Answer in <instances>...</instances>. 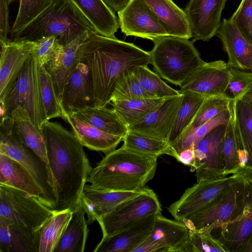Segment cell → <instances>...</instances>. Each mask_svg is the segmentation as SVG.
<instances>
[{
    "mask_svg": "<svg viewBox=\"0 0 252 252\" xmlns=\"http://www.w3.org/2000/svg\"><path fill=\"white\" fill-rule=\"evenodd\" d=\"M77 55L88 67L94 106H96L110 104L118 80L139 66H148L151 58L149 52L133 43L95 31L88 32Z\"/></svg>",
    "mask_w": 252,
    "mask_h": 252,
    "instance_id": "obj_1",
    "label": "cell"
},
{
    "mask_svg": "<svg viewBox=\"0 0 252 252\" xmlns=\"http://www.w3.org/2000/svg\"><path fill=\"white\" fill-rule=\"evenodd\" d=\"M57 205L54 210L73 209L79 201L92 167L75 135L57 122L43 126Z\"/></svg>",
    "mask_w": 252,
    "mask_h": 252,
    "instance_id": "obj_2",
    "label": "cell"
},
{
    "mask_svg": "<svg viewBox=\"0 0 252 252\" xmlns=\"http://www.w3.org/2000/svg\"><path fill=\"white\" fill-rule=\"evenodd\" d=\"M157 158L124 146L107 154L92 168L84 189L95 191H135L144 189L155 175Z\"/></svg>",
    "mask_w": 252,
    "mask_h": 252,
    "instance_id": "obj_3",
    "label": "cell"
},
{
    "mask_svg": "<svg viewBox=\"0 0 252 252\" xmlns=\"http://www.w3.org/2000/svg\"><path fill=\"white\" fill-rule=\"evenodd\" d=\"M90 31H95L94 28L70 0H53L26 26L10 34V40L36 41L54 36L64 46Z\"/></svg>",
    "mask_w": 252,
    "mask_h": 252,
    "instance_id": "obj_4",
    "label": "cell"
},
{
    "mask_svg": "<svg viewBox=\"0 0 252 252\" xmlns=\"http://www.w3.org/2000/svg\"><path fill=\"white\" fill-rule=\"evenodd\" d=\"M189 39L167 36L154 43L149 52L152 64L164 79L181 86L205 62Z\"/></svg>",
    "mask_w": 252,
    "mask_h": 252,
    "instance_id": "obj_5",
    "label": "cell"
},
{
    "mask_svg": "<svg viewBox=\"0 0 252 252\" xmlns=\"http://www.w3.org/2000/svg\"><path fill=\"white\" fill-rule=\"evenodd\" d=\"M1 118L8 117L17 106L24 108L32 122L40 128L47 122L42 103L39 64L32 54L12 89L0 100Z\"/></svg>",
    "mask_w": 252,
    "mask_h": 252,
    "instance_id": "obj_6",
    "label": "cell"
},
{
    "mask_svg": "<svg viewBox=\"0 0 252 252\" xmlns=\"http://www.w3.org/2000/svg\"><path fill=\"white\" fill-rule=\"evenodd\" d=\"M54 212L30 193L0 184V216L13 223L35 232Z\"/></svg>",
    "mask_w": 252,
    "mask_h": 252,
    "instance_id": "obj_7",
    "label": "cell"
},
{
    "mask_svg": "<svg viewBox=\"0 0 252 252\" xmlns=\"http://www.w3.org/2000/svg\"><path fill=\"white\" fill-rule=\"evenodd\" d=\"M0 153L16 160L30 172L54 210L57 198L46 164L3 121L0 122Z\"/></svg>",
    "mask_w": 252,
    "mask_h": 252,
    "instance_id": "obj_8",
    "label": "cell"
},
{
    "mask_svg": "<svg viewBox=\"0 0 252 252\" xmlns=\"http://www.w3.org/2000/svg\"><path fill=\"white\" fill-rule=\"evenodd\" d=\"M245 181L240 178L223 193L183 222L190 230L214 228L230 221L240 209L244 198Z\"/></svg>",
    "mask_w": 252,
    "mask_h": 252,
    "instance_id": "obj_9",
    "label": "cell"
},
{
    "mask_svg": "<svg viewBox=\"0 0 252 252\" xmlns=\"http://www.w3.org/2000/svg\"><path fill=\"white\" fill-rule=\"evenodd\" d=\"M161 207L156 193L151 189L122 203L97 220L102 237L112 235L135 221L152 214H160Z\"/></svg>",
    "mask_w": 252,
    "mask_h": 252,
    "instance_id": "obj_10",
    "label": "cell"
},
{
    "mask_svg": "<svg viewBox=\"0 0 252 252\" xmlns=\"http://www.w3.org/2000/svg\"><path fill=\"white\" fill-rule=\"evenodd\" d=\"M239 178L234 174L216 180L197 182L187 188L167 210L175 220L183 221L227 190Z\"/></svg>",
    "mask_w": 252,
    "mask_h": 252,
    "instance_id": "obj_11",
    "label": "cell"
},
{
    "mask_svg": "<svg viewBox=\"0 0 252 252\" xmlns=\"http://www.w3.org/2000/svg\"><path fill=\"white\" fill-rule=\"evenodd\" d=\"M226 126H216L195 144L194 162L190 171H195L197 182L226 177L221 154Z\"/></svg>",
    "mask_w": 252,
    "mask_h": 252,
    "instance_id": "obj_12",
    "label": "cell"
},
{
    "mask_svg": "<svg viewBox=\"0 0 252 252\" xmlns=\"http://www.w3.org/2000/svg\"><path fill=\"white\" fill-rule=\"evenodd\" d=\"M118 12L119 27L126 36L152 41L169 36L159 20L144 0H130Z\"/></svg>",
    "mask_w": 252,
    "mask_h": 252,
    "instance_id": "obj_13",
    "label": "cell"
},
{
    "mask_svg": "<svg viewBox=\"0 0 252 252\" xmlns=\"http://www.w3.org/2000/svg\"><path fill=\"white\" fill-rule=\"evenodd\" d=\"M244 181L243 201L239 212L230 221L211 231L225 252H239L252 231V183Z\"/></svg>",
    "mask_w": 252,
    "mask_h": 252,
    "instance_id": "obj_14",
    "label": "cell"
},
{
    "mask_svg": "<svg viewBox=\"0 0 252 252\" xmlns=\"http://www.w3.org/2000/svg\"><path fill=\"white\" fill-rule=\"evenodd\" d=\"M189 229L182 221L156 216L151 232L132 252H182Z\"/></svg>",
    "mask_w": 252,
    "mask_h": 252,
    "instance_id": "obj_15",
    "label": "cell"
},
{
    "mask_svg": "<svg viewBox=\"0 0 252 252\" xmlns=\"http://www.w3.org/2000/svg\"><path fill=\"white\" fill-rule=\"evenodd\" d=\"M227 0H189L184 10L193 41H208L217 34Z\"/></svg>",
    "mask_w": 252,
    "mask_h": 252,
    "instance_id": "obj_16",
    "label": "cell"
},
{
    "mask_svg": "<svg viewBox=\"0 0 252 252\" xmlns=\"http://www.w3.org/2000/svg\"><path fill=\"white\" fill-rule=\"evenodd\" d=\"M180 93L178 95L166 98L158 108L129 126L128 131L169 142L183 99V94Z\"/></svg>",
    "mask_w": 252,
    "mask_h": 252,
    "instance_id": "obj_17",
    "label": "cell"
},
{
    "mask_svg": "<svg viewBox=\"0 0 252 252\" xmlns=\"http://www.w3.org/2000/svg\"><path fill=\"white\" fill-rule=\"evenodd\" d=\"M229 66L222 60L205 62L180 87L181 91H191L205 97L226 95Z\"/></svg>",
    "mask_w": 252,
    "mask_h": 252,
    "instance_id": "obj_18",
    "label": "cell"
},
{
    "mask_svg": "<svg viewBox=\"0 0 252 252\" xmlns=\"http://www.w3.org/2000/svg\"><path fill=\"white\" fill-rule=\"evenodd\" d=\"M0 100L14 85L26 62L33 52L36 41H12L0 43Z\"/></svg>",
    "mask_w": 252,
    "mask_h": 252,
    "instance_id": "obj_19",
    "label": "cell"
},
{
    "mask_svg": "<svg viewBox=\"0 0 252 252\" xmlns=\"http://www.w3.org/2000/svg\"><path fill=\"white\" fill-rule=\"evenodd\" d=\"M158 214L143 217L112 235L102 237L94 252H132L149 235Z\"/></svg>",
    "mask_w": 252,
    "mask_h": 252,
    "instance_id": "obj_20",
    "label": "cell"
},
{
    "mask_svg": "<svg viewBox=\"0 0 252 252\" xmlns=\"http://www.w3.org/2000/svg\"><path fill=\"white\" fill-rule=\"evenodd\" d=\"M1 121L8 124L23 142L45 162L55 191L42 128L32 122L27 111L20 106L16 107L8 117L1 118Z\"/></svg>",
    "mask_w": 252,
    "mask_h": 252,
    "instance_id": "obj_21",
    "label": "cell"
},
{
    "mask_svg": "<svg viewBox=\"0 0 252 252\" xmlns=\"http://www.w3.org/2000/svg\"><path fill=\"white\" fill-rule=\"evenodd\" d=\"M60 105L67 113L94 106L89 68L80 61L65 82Z\"/></svg>",
    "mask_w": 252,
    "mask_h": 252,
    "instance_id": "obj_22",
    "label": "cell"
},
{
    "mask_svg": "<svg viewBox=\"0 0 252 252\" xmlns=\"http://www.w3.org/2000/svg\"><path fill=\"white\" fill-rule=\"evenodd\" d=\"M216 35L227 55L228 65L252 73V44L230 19H223Z\"/></svg>",
    "mask_w": 252,
    "mask_h": 252,
    "instance_id": "obj_23",
    "label": "cell"
},
{
    "mask_svg": "<svg viewBox=\"0 0 252 252\" xmlns=\"http://www.w3.org/2000/svg\"><path fill=\"white\" fill-rule=\"evenodd\" d=\"M135 191H100L84 189L80 198L87 217L88 224L110 213L117 206L144 192L147 189Z\"/></svg>",
    "mask_w": 252,
    "mask_h": 252,
    "instance_id": "obj_24",
    "label": "cell"
},
{
    "mask_svg": "<svg viewBox=\"0 0 252 252\" xmlns=\"http://www.w3.org/2000/svg\"><path fill=\"white\" fill-rule=\"evenodd\" d=\"M62 118L71 126L72 132L82 145L105 155L116 149L123 138L102 131L69 113L63 112Z\"/></svg>",
    "mask_w": 252,
    "mask_h": 252,
    "instance_id": "obj_25",
    "label": "cell"
},
{
    "mask_svg": "<svg viewBox=\"0 0 252 252\" xmlns=\"http://www.w3.org/2000/svg\"><path fill=\"white\" fill-rule=\"evenodd\" d=\"M0 184L26 191L53 210L52 205L30 172L21 164L0 153Z\"/></svg>",
    "mask_w": 252,
    "mask_h": 252,
    "instance_id": "obj_26",
    "label": "cell"
},
{
    "mask_svg": "<svg viewBox=\"0 0 252 252\" xmlns=\"http://www.w3.org/2000/svg\"><path fill=\"white\" fill-rule=\"evenodd\" d=\"M85 32L67 45L63 46L59 54L45 66L50 74L57 97L61 103L65 82L79 62L78 50L86 39Z\"/></svg>",
    "mask_w": 252,
    "mask_h": 252,
    "instance_id": "obj_27",
    "label": "cell"
},
{
    "mask_svg": "<svg viewBox=\"0 0 252 252\" xmlns=\"http://www.w3.org/2000/svg\"><path fill=\"white\" fill-rule=\"evenodd\" d=\"M155 14L169 36L191 38L184 10L172 0H144Z\"/></svg>",
    "mask_w": 252,
    "mask_h": 252,
    "instance_id": "obj_28",
    "label": "cell"
},
{
    "mask_svg": "<svg viewBox=\"0 0 252 252\" xmlns=\"http://www.w3.org/2000/svg\"><path fill=\"white\" fill-rule=\"evenodd\" d=\"M90 22L96 32L115 37L120 28L118 18L103 0H70Z\"/></svg>",
    "mask_w": 252,
    "mask_h": 252,
    "instance_id": "obj_29",
    "label": "cell"
},
{
    "mask_svg": "<svg viewBox=\"0 0 252 252\" xmlns=\"http://www.w3.org/2000/svg\"><path fill=\"white\" fill-rule=\"evenodd\" d=\"M85 215L80 199L73 209L71 218L54 252H84L89 232Z\"/></svg>",
    "mask_w": 252,
    "mask_h": 252,
    "instance_id": "obj_30",
    "label": "cell"
},
{
    "mask_svg": "<svg viewBox=\"0 0 252 252\" xmlns=\"http://www.w3.org/2000/svg\"><path fill=\"white\" fill-rule=\"evenodd\" d=\"M79 120L105 132L124 138L128 126L113 109L106 106H87L71 112Z\"/></svg>",
    "mask_w": 252,
    "mask_h": 252,
    "instance_id": "obj_31",
    "label": "cell"
},
{
    "mask_svg": "<svg viewBox=\"0 0 252 252\" xmlns=\"http://www.w3.org/2000/svg\"><path fill=\"white\" fill-rule=\"evenodd\" d=\"M73 209L55 211L35 232L36 252H54L72 215Z\"/></svg>",
    "mask_w": 252,
    "mask_h": 252,
    "instance_id": "obj_32",
    "label": "cell"
},
{
    "mask_svg": "<svg viewBox=\"0 0 252 252\" xmlns=\"http://www.w3.org/2000/svg\"><path fill=\"white\" fill-rule=\"evenodd\" d=\"M0 252H36L35 232L0 216Z\"/></svg>",
    "mask_w": 252,
    "mask_h": 252,
    "instance_id": "obj_33",
    "label": "cell"
},
{
    "mask_svg": "<svg viewBox=\"0 0 252 252\" xmlns=\"http://www.w3.org/2000/svg\"><path fill=\"white\" fill-rule=\"evenodd\" d=\"M230 106L238 148L247 152L249 161L246 167H252V110L242 98L231 100Z\"/></svg>",
    "mask_w": 252,
    "mask_h": 252,
    "instance_id": "obj_34",
    "label": "cell"
},
{
    "mask_svg": "<svg viewBox=\"0 0 252 252\" xmlns=\"http://www.w3.org/2000/svg\"><path fill=\"white\" fill-rule=\"evenodd\" d=\"M165 98H140L111 102L112 109L128 126L158 108Z\"/></svg>",
    "mask_w": 252,
    "mask_h": 252,
    "instance_id": "obj_35",
    "label": "cell"
},
{
    "mask_svg": "<svg viewBox=\"0 0 252 252\" xmlns=\"http://www.w3.org/2000/svg\"><path fill=\"white\" fill-rule=\"evenodd\" d=\"M123 146L147 156L158 158L163 155H168L176 159L177 155L171 143L149 136L128 131L123 138Z\"/></svg>",
    "mask_w": 252,
    "mask_h": 252,
    "instance_id": "obj_36",
    "label": "cell"
},
{
    "mask_svg": "<svg viewBox=\"0 0 252 252\" xmlns=\"http://www.w3.org/2000/svg\"><path fill=\"white\" fill-rule=\"evenodd\" d=\"M183 96L170 137L171 143L189 127L206 97L191 91H181Z\"/></svg>",
    "mask_w": 252,
    "mask_h": 252,
    "instance_id": "obj_37",
    "label": "cell"
},
{
    "mask_svg": "<svg viewBox=\"0 0 252 252\" xmlns=\"http://www.w3.org/2000/svg\"><path fill=\"white\" fill-rule=\"evenodd\" d=\"M231 116L230 106L228 109L220 113L205 123L194 129L186 131L172 142L171 145L177 155L176 159L180 152L192 146H194L200 139L215 127L221 125H227Z\"/></svg>",
    "mask_w": 252,
    "mask_h": 252,
    "instance_id": "obj_38",
    "label": "cell"
},
{
    "mask_svg": "<svg viewBox=\"0 0 252 252\" xmlns=\"http://www.w3.org/2000/svg\"><path fill=\"white\" fill-rule=\"evenodd\" d=\"M133 74L142 87L155 98H165L181 94L168 85L158 74L152 71L148 66L137 67Z\"/></svg>",
    "mask_w": 252,
    "mask_h": 252,
    "instance_id": "obj_39",
    "label": "cell"
},
{
    "mask_svg": "<svg viewBox=\"0 0 252 252\" xmlns=\"http://www.w3.org/2000/svg\"><path fill=\"white\" fill-rule=\"evenodd\" d=\"M40 82L42 103L47 121L62 118L63 112L50 74L44 66H39Z\"/></svg>",
    "mask_w": 252,
    "mask_h": 252,
    "instance_id": "obj_40",
    "label": "cell"
},
{
    "mask_svg": "<svg viewBox=\"0 0 252 252\" xmlns=\"http://www.w3.org/2000/svg\"><path fill=\"white\" fill-rule=\"evenodd\" d=\"M238 149L235 127L231 114V118L226 126L222 147L221 154L225 176L236 174L240 169Z\"/></svg>",
    "mask_w": 252,
    "mask_h": 252,
    "instance_id": "obj_41",
    "label": "cell"
},
{
    "mask_svg": "<svg viewBox=\"0 0 252 252\" xmlns=\"http://www.w3.org/2000/svg\"><path fill=\"white\" fill-rule=\"evenodd\" d=\"M231 101V100L226 95L206 97L185 132L200 126L228 109Z\"/></svg>",
    "mask_w": 252,
    "mask_h": 252,
    "instance_id": "obj_42",
    "label": "cell"
},
{
    "mask_svg": "<svg viewBox=\"0 0 252 252\" xmlns=\"http://www.w3.org/2000/svg\"><path fill=\"white\" fill-rule=\"evenodd\" d=\"M140 85L133 72L124 75L116 83L111 102L140 98H154Z\"/></svg>",
    "mask_w": 252,
    "mask_h": 252,
    "instance_id": "obj_43",
    "label": "cell"
},
{
    "mask_svg": "<svg viewBox=\"0 0 252 252\" xmlns=\"http://www.w3.org/2000/svg\"><path fill=\"white\" fill-rule=\"evenodd\" d=\"M184 252H225L221 244L208 230H190Z\"/></svg>",
    "mask_w": 252,
    "mask_h": 252,
    "instance_id": "obj_44",
    "label": "cell"
},
{
    "mask_svg": "<svg viewBox=\"0 0 252 252\" xmlns=\"http://www.w3.org/2000/svg\"><path fill=\"white\" fill-rule=\"evenodd\" d=\"M53 0H19L17 15L10 30L13 33L26 26L43 10Z\"/></svg>",
    "mask_w": 252,
    "mask_h": 252,
    "instance_id": "obj_45",
    "label": "cell"
},
{
    "mask_svg": "<svg viewBox=\"0 0 252 252\" xmlns=\"http://www.w3.org/2000/svg\"><path fill=\"white\" fill-rule=\"evenodd\" d=\"M252 88V73L229 66V78L225 93L229 98L231 100L241 99Z\"/></svg>",
    "mask_w": 252,
    "mask_h": 252,
    "instance_id": "obj_46",
    "label": "cell"
},
{
    "mask_svg": "<svg viewBox=\"0 0 252 252\" xmlns=\"http://www.w3.org/2000/svg\"><path fill=\"white\" fill-rule=\"evenodd\" d=\"M229 19L244 38L252 44V0H241Z\"/></svg>",
    "mask_w": 252,
    "mask_h": 252,
    "instance_id": "obj_47",
    "label": "cell"
},
{
    "mask_svg": "<svg viewBox=\"0 0 252 252\" xmlns=\"http://www.w3.org/2000/svg\"><path fill=\"white\" fill-rule=\"evenodd\" d=\"M63 48L56 36L43 37L36 41V46L32 54L39 66H45L54 60Z\"/></svg>",
    "mask_w": 252,
    "mask_h": 252,
    "instance_id": "obj_48",
    "label": "cell"
},
{
    "mask_svg": "<svg viewBox=\"0 0 252 252\" xmlns=\"http://www.w3.org/2000/svg\"><path fill=\"white\" fill-rule=\"evenodd\" d=\"M14 0H0V43H4L8 39L9 32V6Z\"/></svg>",
    "mask_w": 252,
    "mask_h": 252,
    "instance_id": "obj_49",
    "label": "cell"
},
{
    "mask_svg": "<svg viewBox=\"0 0 252 252\" xmlns=\"http://www.w3.org/2000/svg\"><path fill=\"white\" fill-rule=\"evenodd\" d=\"M194 146L183 150L178 154L177 161L183 164L191 167L194 162Z\"/></svg>",
    "mask_w": 252,
    "mask_h": 252,
    "instance_id": "obj_50",
    "label": "cell"
},
{
    "mask_svg": "<svg viewBox=\"0 0 252 252\" xmlns=\"http://www.w3.org/2000/svg\"><path fill=\"white\" fill-rule=\"evenodd\" d=\"M113 11L118 12L122 9L130 0H103Z\"/></svg>",
    "mask_w": 252,
    "mask_h": 252,
    "instance_id": "obj_51",
    "label": "cell"
},
{
    "mask_svg": "<svg viewBox=\"0 0 252 252\" xmlns=\"http://www.w3.org/2000/svg\"><path fill=\"white\" fill-rule=\"evenodd\" d=\"M236 174L238 177L252 183V167L241 168Z\"/></svg>",
    "mask_w": 252,
    "mask_h": 252,
    "instance_id": "obj_52",
    "label": "cell"
},
{
    "mask_svg": "<svg viewBox=\"0 0 252 252\" xmlns=\"http://www.w3.org/2000/svg\"><path fill=\"white\" fill-rule=\"evenodd\" d=\"M238 154L240 168L246 167L249 161V156L247 152L243 149H238Z\"/></svg>",
    "mask_w": 252,
    "mask_h": 252,
    "instance_id": "obj_53",
    "label": "cell"
},
{
    "mask_svg": "<svg viewBox=\"0 0 252 252\" xmlns=\"http://www.w3.org/2000/svg\"><path fill=\"white\" fill-rule=\"evenodd\" d=\"M239 252H252V231Z\"/></svg>",
    "mask_w": 252,
    "mask_h": 252,
    "instance_id": "obj_54",
    "label": "cell"
},
{
    "mask_svg": "<svg viewBox=\"0 0 252 252\" xmlns=\"http://www.w3.org/2000/svg\"><path fill=\"white\" fill-rule=\"evenodd\" d=\"M252 110V88L242 98Z\"/></svg>",
    "mask_w": 252,
    "mask_h": 252,
    "instance_id": "obj_55",
    "label": "cell"
}]
</instances>
